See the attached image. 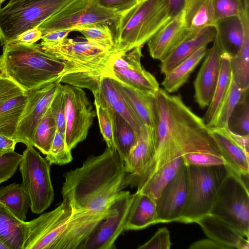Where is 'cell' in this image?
Here are the masks:
<instances>
[{"label":"cell","instance_id":"obj_44","mask_svg":"<svg viewBox=\"0 0 249 249\" xmlns=\"http://www.w3.org/2000/svg\"><path fill=\"white\" fill-rule=\"evenodd\" d=\"M239 105L241 107L240 111L235 118L233 126L237 130L236 133L249 134V89L244 93Z\"/></svg>","mask_w":249,"mask_h":249},{"label":"cell","instance_id":"obj_4","mask_svg":"<svg viewBox=\"0 0 249 249\" xmlns=\"http://www.w3.org/2000/svg\"><path fill=\"white\" fill-rule=\"evenodd\" d=\"M39 45L45 52L62 61L64 69L59 83L88 89L93 95L97 92L107 60L113 51L87 40L67 37L54 44Z\"/></svg>","mask_w":249,"mask_h":249},{"label":"cell","instance_id":"obj_18","mask_svg":"<svg viewBox=\"0 0 249 249\" xmlns=\"http://www.w3.org/2000/svg\"><path fill=\"white\" fill-rule=\"evenodd\" d=\"M112 78L118 91L136 117L143 126L150 129L157 135L155 93L136 89Z\"/></svg>","mask_w":249,"mask_h":249},{"label":"cell","instance_id":"obj_7","mask_svg":"<svg viewBox=\"0 0 249 249\" xmlns=\"http://www.w3.org/2000/svg\"><path fill=\"white\" fill-rule=\"evenodd\" d=\"M188 193L185 206L178 222L196 223L210 213L218 188L227 175V165L187 166Z\"/></svg>","mask_w":249,"mask_h":249},{"label":"cell","instance_id":"obj_49","mask_svg":"<svg viewBox=\"0 0 249 249\" xmlns=\"http://www.w3.org/2000/svg\"><path fill=\"white\" fill-rule=\"evenodd\" d=\"M71 30H56L52 31L42 36L40 45H49L57 43L67 38Z\"/></svg>","mask_w":249,"mask_h":249},{"label":"cell","instance_id":"obj_8","mask_svg":"<svg viewBox=\"0 0 249 249\" xmlns=\"http://www.w3.org/2000/svg\"><path fill=\"white\" fill-rule=\"evenodd\" d=\"M74 0H24L0 7L1 46L35 28Z\"/></svg>","mask_w":249,"mask_h":249},{"label":"cell","instance_id":"obj_39","mask_svg":"<svg viewBox=\"0 0 249 249\" xmlns=\"http://www.w3.org/2000/svg\"><path fill=\"white\" fill-rule=\"evenodd\" d=\"M183 161L186 166H213L227 164L221 154L199 151L186 153L182 156Z\"/></svg>","mask_w":249,"mask_h":249},{"label":"cell","instance_id":"obj_17","mask_svg":"<svg viewBox=\"0 0 249 249\" xmlns=\"http://www.w3.org/2000/svg\"><path fill=\"white\" fill-rule=\"evenodd\" d=\"M213 43L194 82L195 100L202 109L208 107L212 100L220 73L221 55L226 51L217 33Z\"/></svg>","mask_w":249,"mask_h":249},{"label":"cell","instance_id":"obj_38","mask_svg":"<svg viewBox=\"0 0 249 249\" xmlns=\"http://www.w3.org/2000/svg\"><path fill=\"white\" fill-rule=\"evenodd\" d=\"M45 158L51 165H63L72 160L71 150L67 145L64 133L57 130L50 152Z\"/></svg>","mask_w":249,"mask_h":249},{"label":"cell","instance_id":"obj_9","mask_svg":"<svg viewBox=\"0 0 249 249\" xmlns=\"http://www.w3.org/2000/svg\"><path fill=\"white\" fill-rule=\"evenodd\" d=\"M245 178L229 167L210 213L224 220L249 239V192Z\"/></svg>","mask_w":249,"mask_h":249},{"label":"cell","instance_id":"obj_27","mask_svg":"<svg viewBox=\"0 0 249 249\" xmlns=\"http://www.w3.org/2000/svg\"><path fill=\"white\" fill-rule=\"evenodd\" d=\"M244 28L242 44L238 51L231 55V66L232 78L241 88H249V10L244 9L240 16Z\"/></svg>","mask_w":249,"mask_h":249},{"label":"cell","instance_id":"obj_21","mask_svg":"<svg viewBox=\"0 0 249 249\" xmlns=\"http://www.w3.org/2000/svg\"><path fill=\"white\" fill-rule=\"evenodd\" d=\"M205 235L228 249H249V239L219 217L208 214L197 219Z\"/></svg>","mask_w":249,"mask_h":249},{"label":"cell","instance_id":"obj_22","mask_svg":"<svg viewBox=\"0 0 249 249\" xmlns=\"http://www.w3.org/2000/svg\"><path fill=\"white\" fill-rule=\"evenodd\" d=\"M229 128L209 127V131L227 165L238 175L249 177V153L232 139Z\"/></svg>","mask_w":249,"mask_h":249},{"label":"cell","instance_id":"obj_31","mask_svg":"<svg viewBox=\"0 0 249 249\" xmlns=\"http://www.w3.org/2000/svg\"><path fill=\"white\" fill-rule=\"evenodd\" d=\"M216 33L225 51L231 55L240 49L244 37V28L240 17H231L217 20Z\"/></svg>","mask_w":249,"mask_h":249},{"label":"cell","instance_id":"obj_57","mask_svg":"<svg viewBox=\"0 0 249 249\" xmlns=\"http://www.w3.org/2000/svg\"><path fill=\"white\" fill-rule=\"evenodd\" d=\"M141 0H138V2H139V1H141Z\"/></svg>","mask_w":249,"mask_h":249},{"label":"cell","instance_id":"obj_14","mask_svg":"<svg viewBox=\"0 0 249 249\" xmlns=\"http://www.w3.org/2000/svg\"><path fill=\"white\" fill-rule=\"evenodd\" d=\"M60 83L44 84L26 92V101L14 139L27 147H34L36 129L49 107Z\"/></svg>","mask_w":249,"mask_h":249},{"label":"cell","instance_id":"obj_13","mask_svg":"<svg viewBox=\"0 0 249 249\" xmlns=\"http://www.w3.org/2000/svg\"><path fill=\"white\" fill-rule=\"evenodd\" d=\"M63 87L66 101L65 141L71 151L86 139L96 114L82 89L69 84Z\"/></svg>","mask_w":249,"mask_h":249},{"label":"cell","instance_id":"obj_15","mask_svg":"<svg viewBox=\"0 0 249 249\" xmlns=\"http://www.w3.org/2000/svg\"><path fill=\"white\" fill-rule=\"evenodd\" d=\"M133 197L122 191L112 203L115 212L103 219L78 249H114L115 241L124 231L126 217Z\"/></svg>","mask_w":249,"mask_h":249},{"label":"cell","instance_id":"obj_35","mask_svg":"<svg viewBox=\"0 0 249 249\" xmlns=\"http://www.w3.org/2000/svg\"><path fill=\"white\" fill-rule=\"evenodd\" d=\"M249 89H243L239 87L232 77L229 89L209 127H229L230 120L235 108L241 101L244 93Z\"/></svg>","mask_w":249,"mask_h":249},{"label":"cell","instance_id":"obj_3","mask_svg":"<svg viewBox=\"0 0 249 249\" xmlns=\"http://www.w3.org/2000/svg\"><path fill=\"white\" fill-rule=\"evenodd\" d=\"M157 117L156 149L172 145L187 152L221 154L203 118L195 113L180 95L160 88L155 93Z\"/></svg>","mask_w":249,"mask_h":249},{"label":"cell","instance_id":"obj_10","mask_svg":"<svg viewBox=\"0 0 249 249\" xmlns=\"http://www.w3.org/2000/svg\"><path fill=\"white\" fill-rule=\"evenodd\" d=\"M22 155L19 165L22 184L29 197L32 212L41 214L54 199L51 164L33 146L27 147Z\"/></svg>","mask_w":249,"mask_h":249},{"label":"cell","instance_id":"obj_55","mask_svg":"<svg viewBox=\"0 0 249 249\" xmlns=\"http://www.w3.org/2000/svg\"><path fill=\"white\" fill-rule=\"evenodd\" d=\"M0 249H7V248L0 242Z\"/></svg>","mask_w":249,"mask_h":249},{"label":"cell","instance_id":"obj_33","mask_svg":"<svg viewBox=\"0 0 249 249\" xmlns=\"http://www.w3.org/2000/svg\"><path fill=\"white\" fill-rule=\"evenodd\" d=\"M109 110L113 120L116 149L124 161L131 149L136 144L139 134L121 115L112 110Z\"/></svg>","mask_w":249,"mask_h":249},{"label":"cell","instance_id":"obj_11","mask_svg":"<svg viewBox=\"0 0 249 249\" xmlns=\"http://www.w3.org/2000/svg\"><path fill=\"white\" fill-rule=\"evenodd\" d=\"M120 13L100 5L95 0H74L38 26L42 35L96 23H113Z\"/></svg>","mask_w":249,"mask_h":249},{"label":"cell","instance_id":"obj_1","mask_svg":"<svg viewBox=\"0 0 249 249\" xmlns=\"http://www.w3.org/2000/svg\"><path fill=\"white\" fill-rule=\"evenodd\" d=\"M61 193L74 209L105 213L118 195L129 185L128 173L117 151L107 147L66 173Z\"/></svg>","mask_w":249,"mask_h":249},{"label":"cell","instance_id":"obj_36","mask_svg":"<svg viewBox=\"0 0 249 249\" xmlns=\"http://www.w3.org/2000/svg\"><path fill=\"white\" fill-rule=\"evenodd\" d=\"M57 130L55 120L50 106L39 123L34 138V146L43 154L48 155Z\"/></svg>","mask_w":249,"mask_h":249},{"label":"cell","instance_id":"obj_6","mask_svg":"<svg viewBox=\"0 0 249 249\" xmlns=\"http://www.w3.org/2000/svg\"><path fill=\"white\" fill-rule=\"evenodd\" d=\"M172 19L165 0H142L113 22L116 52L142 47Z\"/></svg>","mask_w":249,"mask_h":249},{"label":"cell","instance_id":"obj_26","mask_svg":"<svg viewBox=\"0 0 249 249\" xmlns=\"http://www.w3.org/2000/svg\"><path fill=\"white\" fill-rule=\"evenodd\" d=\"M158 223L155 202L148 196L136 192L126 217L124 230H138Z\"/></svg>","mask_w":249,"mask_h":249},{"label":"cell","instance_id":"obj_37","mask_svg":"<svg viewBox=\"0 0 249 249\" xmlns=\"http://www.w3.org/2000/svg\"><path fill=\"white\" fill-rule=\"evenodd\" d=\"M82 34L87 40L105 49L114 51L113 33L107 23H96L78 27L73 31Z\"/></svg>","mask_w":249,"mask_h":249},{"label":"cell","instance_id":"obj_40","mask_svg":"<svg viewBox=\"0 0 249 249\" xmlns=\"http://www.w3.org/2000/svg\"><path fill=\"white\" fill-rule=\"evenodd\" d=\"M100 132L107 147L116 149L114 139L113 124L109 109L105 106L94 103Z\"/></svg>","mask_w":249,"mask_h":249},{"label":"cell","instance_id":"obj_42","mask_svg":"<svg viewBox=\"0 0 249 249\" xmlns=\"http://www.w3.org/2000/svg\"><path fill=\"white\" fill-rule=\"evenodd\" d=\"M215 19L240 17L244 8L243 0H212Z\"/></svg>","mask_w":249,"mask_h":249},{"label":"cell","instance_id":"obj_47","mask_svg":"<svg viewBox=\"0 0 249 249\" xmlns=\"http://www.w3.org/2000/svg\"><path fill=\"white\" fill-rule=\"evenodd\" d=\"M101 6L120 14L130 9L138 0H95Z\"/></svg>","mask_w":249,"mask_h":249},{"label":"cell","instance_id":"obj_41","mask_svg":"<svg viewBox=\"0 0 249 249\" xmlns=\"http://www.w3.org/2000/svg\"><path fill=\"white\" fill-rule=\"evenodd\" d=\"M66 104L63 85L60 83L50 104V107L56 123L57 130L64 134L66 130Z\"/></svg>","mask_w":249,"mask_h":249},{"label":"cell","instance_id":"obj_45","mask_svg":"<svg viewBox=\"0 0 249 249\" xmlns=\"http://www.w3.org/2000/svg\"><path fill=\"white\" fill-rule=\"evenodd\" d=\"M172 245L170 232L166 227L159 229L147 242L138 247L139 249H169Z\"/></svg>","mask_w":249,"mask_h":249},{"label":"cell","instance_id":"obj_19","mask_svg":"<svg viewBox=\"0 0 249 249\" xmlns=\"http://www.w3.org/2000/svg\"><path fill=\"white\" fill-rule=\"evenodd\" d=\"M186 39L182 12L169 21L148 41L149 54L152 58L161 62Z\"/></svg>","mask_w":249,"mask_h":249},{"label":"cell","instance_id":"obj_20","mask_svg":"<svg viewBox=\"0 0 249 249\" xmlns=\"http://www.w3.org/2000/svg\"><path fill=\"white\" fill-rule=\"evenodd\" d=\"M157 135L150 129L143 126L138 139L124 161L128 173L129 185L140 176L153 159L156 151Z\"/></svg>","mask_w":249,"mask_h":249},{"label":"cell","instance_id":"obj_52","mask_svg":"<svg viewBox=\"0 0 249 249\" xmlns=\"http://www.w3.org/2000/svg\"><path fill=\"white\" fill-rule=\"evenodd\" d=\"M17 143L14 139L0 133V156L14 152Z\"/></svg>","mask_w":249,"mask_h":249},{"label":"cell","instance_id":"obj_29","mask_svg":"<svg viewBox=\"0 0 249 249\" xmlns=\"http://www.w3.org/2000/svg\"><path fill=\"white\" fill-rule=\"evenodd\" d=\"M207 46L199 48L193 54L172 69L165 77L161 85L167 92L177 91L188 81L195 69L204 57Z\"/></svg>","mask_w":249,"mask_h":249},{"label":"cell","instance_id":"obj_48","mask_svg":"<svg viewBox=\"0 0 249 249\" xmlns=\"http://www.w3.org/2000/svg\"><path fill=\"white\" fill-rule=\"evenodd\" d=\"M42 34L38 26L28 30L8 42L31 45L41 39Z\"/></svg>","mask_w":249,"mask_h":249},{"label":"cell","instance_id":"obj_5","mask_svg":"<svg viewBox=\"0 0 249 249\" xmlns=\"http://www.w3.org/2000/svg\"><path fill=\"white\" fill-rule=\"evenodd\" d=\"M64 69L60 60L39 44L7 42L0 56V73L27 92L47 83L59 82Z\"/></svg>","mask_w":249,"mask_h":249},{"label":"cell","instance_id":"obj_54","mask_svg":"<svg viewBox=\"0 0 249 249\" xmlns=\"http://www.w3.org/2000/svg\"><path fill=\"white\" fill-rule=\"evenodd\" d=\"M22 0H9V2L7 3L11 4V3H13L22 1Z\"/></svg>","mask_w":249,"mask_h":249},{"label":"cell","instance_id":"obj_24","mask_svg":"<svg viewBox=\"0 0 249 249\" xmlns=\"http://www.w3.org/2000/svg\"><path fill=\"white\" fill-rule=\"evenodd\" d=\"M216 34L215 27H209L183 41L161 61L160 72L167 74L199 48L213 42Z\"/></svg>","mask_w":249,"mask_h":249},{"label":"cell","instance_id":"obj_32","mask_svg":"<svg viewBox=\"0 0 249 249\" xmlns=\"http://www.w3.org/2000/svg\"><path fill=\"white\" fill-rule=\"evenodd\" d=\"M0 203L19 219L25 221L30 201L22 183H13L0 188Z\"/></svg>","mask_w":249,"mask_h":249},{"label":"cell","instance_id":"obj_30","mask_svg":"<svg viewBox=\"0 0 249 249\" xmlns=\"http://www.w3.org/2000/svg\"><path fill=\"white\" fill-rule=\"evenodd\" d=\"M231 54L225 51L221 58V66L219 77L216 83L212 100L203 118L207 126L209 127L219 107L226 94L232 80L231 66Z\"/></svg>","mask_w":249,"mask_h":249},{"label":"cell","instance_id":"obj_56","mask_svg":"<svg viewBox=\"0 0 249 249\" xmlns=\"http://www.w3.org/2000/svg\"><path fill=\"white\" fill-rule=\"evenodd\" d=\"M6 0H0V4H1L2 3H3L4 1Z\"/></svg>","mask_w":249,"mask_h":249},{"label":"cell","instance_id":"obj_51","mask_svg":"<svg viewBox=\"0 0 249 249\" xmlns=\"http://www.w3.org/2000/svg\"><path fill=\"white\" fill-rule=\"evenodd\" d=\"M171 18L180 15L184 10L187 0H165Z\"/></svg>","mask_w":249,"mask_h":249},{"label":"cell","instance_id":"obj_12","mask_svg":"<svg viewBox=\"0 0 249 249\" xmlns=\"http://www.w3.org/2000/svg\"><path fill=\"white\" fill-rule=\"evenodd\" d=\"M142 47L125 52H113L103 74L136 89L155 93L160 88L155 77L141 63Z\"/></svg>","mask_w":249,"mask_h":249},{"label":"cell","instance_id":"obj_23","mask_svg":"<svg viewBox=\"0 0 249 249\" xmlns=\"http://www.w3.org/2000/svg\"><path fill=\"white\" fill-rule=\"evenodd\" d=\"M93 95L94 103L121 115L140 133L143 125L126 104L111 77L105 74L102 75L98 90Z\"/></svg>","mask_w":249,"mask_h":249},{"label":"cell","instance_id":"obj_16","mask_svg":"<svg viewBox=\"0 0 249 249\" xmlns=\"http://www.w3.org/2000/svg\"><path fill=\"white\" fill-rule=\"evenodd\" d=\"M187 193V169L183 162L156 202L158 223L178 222L185 206Z\"/></svg>","mask_w":249,"mask_h":249},{"label":"cell","instance_id":"obj_28","mask_svg":"<svg viewBox=\"0 0 249 249\" xmlns=\"http://www.w3.org/2000/svg\"><path fill=\"white\" fill-rule=\"evenodd\" d=\"M27 224L0 203V242L7 249H21Z\"/></svg>","mask_w":249,"mask_h":249},{"label":"cell","instance_id":"obj_2","mask_svg":"<svg viewBox=\"0 0 249 249\" xmlns=\"http://www.w3.org/2000/svg\"><path fill=\"white\" fill-rule=\"evenodd\" d=\"M102 219L99 214L74 209L63 200L54 210L26 222L21 249H78Z\"/></svg>","mask_w":249,"mask_h":249},{"label":"cell","instance_id":"obj_25","mask_svg":"<svg viewBox=\"0 0 249 249\" xmlns=\"http://www.w3.org/2000/svg\"><path fill=\"white\" fill-rule=\"evenodd\" d=\"M183 12L187 39L206 28L215 27L212 0H187Z\"/></svg>","mask_w":249,"mask_h":249},{"label":"cell","instance_id":"obj_53","mask_svg":"<svg viewBox=\"0 0 249 249\" xmlns=\"http://www.w3.org/2000/svg\"><path fill=\"white\" fill-rule=\"evenodd\" d=\"M229 132L234 141L249 153V134H240L231 130L229 128Z\"/></svg>","mask_w":249,"mask_h":249},{"label":"cell","instance_id":"obj_34","mask_svg":"<svg viewBox=\"0 0 249 249\" xmlns=\"http://www.w3.org/2000/svg\"><path fill=\"white\" fill-rule=\"evenodd\" d=\"M26 101V92L0 106V133L14 139Z\"/></svg>","mask_w":249,"mask_h":249},{"label":"cell","instance_id":"obj_46","mask_svg":"<svg viewBox=\"0 0 249 249\" xmlns=\"http://www.w3.org/2000/svg\"><path fill=\"white\" fill-rule=\"evenodd\" d=\"M26 92L13 81L0 73V106L10 99Z\"/></svg>","mask_w":249,"mask_h":249},{"label":"cell","instance_id":"obj_50","mask_svg":"<svg viewBox=\"0 0 249 249\" xmlns=\"http://www.w3.org/2000/svg\"><path fill=\"white\" fill-rule=\"evenodd\" d=\"M189 249H228L225 246L209 238L198 240L192 243Z\"/></svg>","mask_w":249,"mask_h":249},{"label":"cell","instance_id":"obj_43","mask_svg":"<svg viewBox=\"0 0 249 249\" xmlns=\"http://www.w3.org/2000/svg\"><path fill=\"white\" fill-rule=\"evenodd\" d=\"M22 157V155L15 151L0 156V184L15 174Z\"/></svg>","mask_w":249,"mask_h":249}]
</instances>
